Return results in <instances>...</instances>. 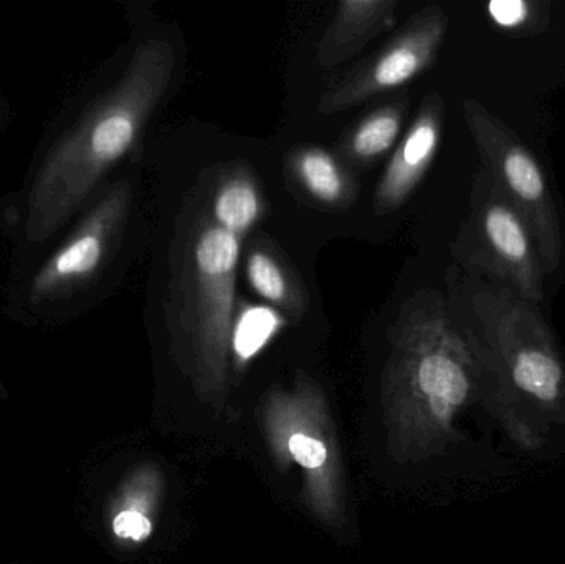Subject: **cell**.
Wrapping results in <instances>:
<instances>
[{
    "label": "cell",
    "instance_id": "cell-14",
    "mask_svg": "<svg viewBox=\"0 0 565 564\" xmlns=\"http://www.w3.org/2000/svg\"><path fill=\"white\" fill-rule=\"evenodd\" d=\"M245 272H247L248 284L268 304L291 313L305 310L301 294L296 290V285L292 284L288 272L270 252L254 248L248 254Z\"/></svg>",
    "mask_w": 565,
    "mask_h": 564
},
{
    "label": "cell",
    "instance_id": "cell-1",
    "mask_svg": "<svg viewBox=\"0 0 565 564\" xmlns=\"http://www.w3.org/2000/svg\"><path fill=\"white\" fill-rule=\"evenodd\" d=\"M178 55L164 39L142 42L119 82L53 146L26 201L25 235L42 242L88 199L141 138L174 76Z\"/></svg>",
    "mask_w": 565,
    "mask_h": 564
},
{
    "label": "cell",
    "instance_id": "cell-2",
    "mask_svg": "<svg viewBox=\"0 0 565 564\" xmlns=\"http://www.w3.org/2000/svg\"><path fill=\"white\" fill-rule=\"evenodd\" d=\"M395 337L397 376L431 416L447 423L477 391L480 354L457 330L437 294L404 305Z\"/></svg>",
    "mask_w": 565,
    "mask_h": 564
},
{
    "label": "cell",
    "instance_id": "cell-15",
    "mask_svg": "<svg viewBox=\"0 0 565 564\" xmlns=\"http://www.w3.org/2000/svg\"><path fill=\"white\" fill-rule=\"evenodd\" d=\"M537 6L526 0H494L487 6L488 17L494 25L508 32L526 30L540 19Z\"/></svg>",
    "mask_w": 565,
    "mask_h": 564
},
{
    "label": "cell",
    "instance_id": "cell-16",
    "mask_svg": "<svg viewBox=\"0 0 565 564\" xmlns=\"http://www.w3.org/2000/svg\"><path fill=\"white\" fill-rule=\"evenodd\" d=\"M274 327V318H268V315H248L247 320L241 324L237 337H235L237 353L242 358L252 357L270 337Z\"/></svg>",
    "mask_w": 565,
    "mask_h": 564
},
{
    "label": "cell",
    "instance_id": "cell-9",
    "mask_svg": "<svg viewBox=\"0 0 565 564\" xmlns=\"http://www.w3.org/2000/svg\"><path fill=\"white\" fill-rule=\"evenodd\" d=\"M444 121V99L438 93H430L422 102L417 118L405 132L379 181L374 194V209L379 214L404 204L420 184L437 156Z\"/></svg>",
    "mask_w": 565,
    "mask_h": 564
},
{
    "label": "cell",
    "instance_id": "cell-7",
    "mask_svg": "<svg viewBox=\"0 0 565 564\" xmlns=\"http://www.w3.org/2000/svg\"><path fill=\"white\" fill-rule=\"evenodd\" d=\"M473 258L521 300L540 307L544 300L543 262L521 215L488 181L473 214Z\"/></svg>",
    "mask_w": 565,
    "mask_h": 564
},
{
    "label": "cell",
    "instance_id": "cell-6",
    "mask_svg": "<svg viewBox=\"0 0 565 564\" xmlns=\"http://www.w3.org/2000/svg\"><path fill=\"white\" fill-rule=\"evenodd\" d=\"M447 29L445 10L438 6L425 7L374 56L329 86L319 99L318 111L334 115L417 78L434 65Z\"/></svg>",
    "mask_w": 565,
    "mask_h": 564
},
{
    "label": "cell",
    "instance_id": "cell-18",
    "mask_svg": "<svg viewBox=\"0 0 565 564\" xmlns=\"http://www.w3.org/2000/svg\"><path fill=\"white\" fill-rule=\"evenodd\" d=\"M113 530H115L119 539L141 542V540H146L151 535L152 523L142 513L136 512V510H126V512H121L116 517L115 522H113Z\"/></svg>",
    "mask_w": 565,
    "mask_h": 564
},
{
    "label": "cell",
    "instance_id": "cell-5",
    "mask_svg": "<svg viewBox=\"0 0 565 564\" xmlns=\"http://www.w3.org/2000/svg\"><path fill=\"white\" fill-rule=\"evenodd\" d=\"M244 237L211 215L195 225L185 257V311L202 360L218 366L231 341Z\"/></svg>",
    "mask_w": 565,
    "mask_h": 564
},
{
    "label": "cell",
    "instance_id": "cell-4",
    "mask_svg": "<svg viewBox=\"0 0 565 564\" xmlns=\"http://www.w3.org/2000/svg\"><path fill=\"white\" fill-rule=\"evenodd\" d=\"M463 116L491 182L530 228L544 270H556L563 257V231L543 168L513 129L478 99L463 103Z\"/></svg>",
    "mask_w": 565,
    "mask_h": 564
},
{
    "label": "cell",
    "instance_id": "cell-8",
    "mask_svg": "<svg viewBox=\"0 0 565 564\" xmlns=\"http://www.w3.org/2000/svg\"><path fill=\"white\" fill-rule=\"evenodd\" d=\"M129 207L131 188L128 182L109 189L33 277L32 297L45 300L88 281L108 258L125 227Z\"/></svg>",
    "mask_w": 565,
    "mask_h": 564
},
{
    "label": "cell",
    "instance_id": "cell-10",
    "mask_svg": "<svg viewBox=\"0 0 565 564\" xmlns=\"http://www.w3.org/2000/svg\"><path fill=\"white\" fill-rule=\"evenodd\" d=\"M398 0H342L316 49V63L331 70L358 55L365 45L392 26Z\"/></svg>",
    "mask_w": 565,
    "mask_h": 564
},
{
    "label": "cell",
    "instance_id": "cell-12",
    "mask_svg": "<svg viewBox=\"0 0 565 564\" xmlns=\"http://www.w3.org/2000/svg\"><path fill=\"white\" fill-rule=\"evenodd\" d=\"M404 105H385L361 119L342 141L341 152L354 164H369L391 151L404 123Z\"/></svg>",
    "mask_w": 565,
    "mask_h": 564
},
{
    "label": "cell",
    "instance_id": "cell-17",
    "mask_svg": "<svg viewBox=\"0 0 565 564\" xmlns=\"http://www.w3.org/2000/svg\"><path fill=\"white\" fill-rule=\"evenodd\" d=\"M289 454L292 459L305 467V469L315 470L322 467L328 459V449L321 440L306 434H295L288 443Z\"/></svg>",
    "mask_w": 565,
    "mask_h": 564
},
{
    "label": "cell",
    "instance_id": "cell-3",
    "mask_svg": "<svg viewBox=\"0 0 565 564\" xmlns=\"http://www.w3.org/2000/svg\"><path fill=\"white\" fill-rule=\"evenodd\" d=\"M473 310L493 347L503 391L544 413H565V364L537 307L501 288L478 294Z\"/></svg>",
    "mask_w": 565,
    "mask_h": 564
},
{
    "label": "cell",
    "instance_id": "cell-13",
    "mask_svg": "<svg viewBox=\"0 0 565 564\" xmlns=\"http://www.w3.org/2000/svg\"><path fill=\"white\" fill-rule=\"evenodd\" d=\"M291 168L301 188L321 204L338 205L351 198L348 174L324 149H299L291 159Z\"/></svg>",
    "mask_w": 565,
    "mask_h": 564
},
{
    "label": "cell",
    "instance_id": "cell-11",
    "mask_svg": "<svg viewBox=\"0 0 565 564\" xmlns=\"http://www.w3.org/2000/svg\"><path fill=\"white\" fill-rule=\"evenodd\" d=\"M207 212L221 227L245 238L264 212L257 182L248 172L228 174L215 189Z\"/></svg>",
    "mask_w": 565,
    "mask_h": 564
}]
</instances>
